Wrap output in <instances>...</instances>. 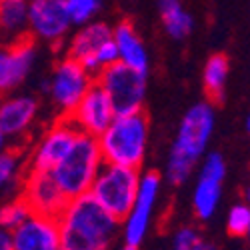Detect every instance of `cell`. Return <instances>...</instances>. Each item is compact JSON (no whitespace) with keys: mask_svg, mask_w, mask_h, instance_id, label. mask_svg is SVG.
I'll return each instance as SVG.
<instances>
[{"mask_svg":"<svg viewBox=\"0 0 250 250\" xmlns=\"http://www.w3.org/2000/svg\"><path fill=\"white\" fill-rule=\"evenodd\" d=\"M60 250H112L120 222L86 192L70 198L56 216Z\"/></svg>","mask_w":250,"mask_h":250,"instance_id":"6da1fadb","label":"cell"},{"mask_svg":"<svg viewBox=\"0 0 250 250\" xmlns=\"http://www.w3.org/2000/svg\"><path fill=\"white\" fill-rule=\"evenodd\" d=\"M196 250H218V246H216L214 242H210V240L202 238V240H200V244L196 246Z\"/></svg>","mask_w":250,"mask_h":250,"instance_id":"83f0119b","label":"cell"},{"mask_svg":"<svg viewBox=\"0 0 250 250\" xmlns=\"http://www.w3.org/2000/svg\"><path fill=\"white\" fill-rule=\"evenodd\" d=\"M112 38H114V48H116V58L122 64H126L142 74H148L150 68V54L144 44V40L136 26L130 20H120V22L112 28Z\"/></svg>","mask_w":250,"mask_h":250,"instance_id":"ac0fdd59","label":"cell"},{"mask_svg":"<svg viewBox=\"0 0 250 250\" xmlns=\"http://www.w3.org/2000/svg\"><path fill=\"white\" fill-rule=\"evenodd\" d=\"M26 172V152L18 146H8L0 152V194L20 184Z\"/></svg>","mask_w":250,"mask_h":250,"instance_id":"7402d4cb","label":"cell"},{"mask_svg":"<svg viewBox=\"0 0 250 250\" xmlns=\"http://www.w3.org/2000/svg\"><path fill=\"white\" fill-rule=\"evenodd\" d=\"M92 84L94 74L74 58L64 56L56 62L50 78L42 82V88L48 92L52 106L60 112V116H68Z\"/></svg>","mask_w":250,"mask_h":250,"instance_id":"ba28073f","label":"cell"},{"mask_svg":"<svg viewBox=\"0 0 250 250\" xmlns=\"http://www.w3.org/2000/svg\"><path fill=\"white\" fill-rule=\"evenodd\" d=\"M14 250H60L58 222L54 216L30 214L10 232Z\"/></svg>","mask_w":250,"mask_h":250,"instance_id":"e0dca14e","label":"cell"},{"mask_svg":"<svg viewBox=\"0 0 250 250\" xmlns=\"http://www.w3.org/2000/svg\"><path fill=\"white\" fill-rule=\"evenodd\" d=\"M36 62V44L32 36H22L0 46V94L16 92L24 84Z\"/></svg>","mask_w":250,"mask_h":250,"instance_id":"5bb4252c","label":"cell"},{"mask_svg":"<svg viewBox=\"0 0 250 250\" xmlns=\"http://www.w3.org/2000/svg\"><path fill=\"white\" fill-rule=\"evenodd\" d=\"M94 82L106 92L116 114L142 110L146 98V74L116 60L110 66L102 68L94 76Z\"/></svg>","mask_w":250,"mask_h":250,"instance_id":"8992f818","label":"cell"},{"mask_svg":"<svg viewBox=\"0 0 250 250\" xmlns=\"http://www.w3.org/2000/svg\"><path fill=\"white\" fill-rule=\"evenodd\" d=\"M162 26L172 40H186L194 30V16L184 8L182 0H156Z\"/></svg>","mask_w":250,"mask_h":250,"instance_id":"d6986e66","label":"cell"},{"mask_svg":"<svg viewBox=\"0 0 250 250\" xmlns=\"http://www.w3.org/2000/svg\"><path fill=\"white\" fill-rule=\"evenodd\" d=\"M148 118L142 110H138L116 114L108 126L96 136V142L104 162L140 170L148 152Z\"/></svg>","mask_w":250,"mask_h":250,"instance_id":"3957f363","label":"cell"},{"mask_svg":"<svg viewBox=\"0 0 250 250\" xmlns=\"http://www.w3.org/2000/svg\"><path fill=\"white\" fill-rule=\"evenodd\" d=\"M120 250H138V246H132V244H124Z\"/></svg>","mask_w":250,"mask_h":250,"instance_id":"f546056e","label":"cell"},{"mask_svg":"<svg viewBox=\"0 0 250 250\" xmlns=\"http://www.w3.org/2000/svg\"><path fill=\"white\" fill-rule=\"evenodd\" d=\"M202 234L194 226H180L172 236V250H196Z\"/></svg>","mask_w":250,"mask_h":250,"instance_id":"484cf974","label":"cell"},{"mask_svg":"<svg viewBox=\"0 0 250 250\" xmlns=\"http://www.w3.org/2000/svg\"><path fill=\"white\" fill-rule=\"evenodd\" d=\"M18 186H20L18 196L28 204L30 212L34 214H44V216L56 218L68 202L66 194L60 190V186L56 184L50 172L26 170Z\"/></svg>","mask_w":250,"mask_h":250,"instance_id":"7c38bea8","label":"cell"},{"mask_svg":"<svg viewBox=\"0 0 250 250\" xmlns=\"http://www.w3.org/2000/svg\"><path fill=\"white\" fill-rule=\"evenodd\" d=\"M0 250H14L12 248V236L8 230L0 228Z\"/></svg>","mask_w":250,"mask_h":250,"instance_id":"4316f807","label":"cell"},{"mask_svg":"<svg viewBox=\"0 0 250 250\" xmlns=\"http://www.w3.org/2000/svg\"><path fill=\"white\" fill-rule=\"evenodd\" d=\"M226 228L228 234L236 238H242L250 232V206L246 202H236L234 206H230L226 214Z\"/></svg>","mask_w":250,"mask_h":250,"instance_id":"d4e9b609","label":"cell"},{"mask_svg":"<svg viewBox=\"0 0 250 250\" xmlns=\"http://www.w3.org/2000/svg\"><path fill=\"white\" fill-rule=\"evenodd\" d=\"M40 112V102L32 94L10 92L0 100V130L8 142L18 140L30 132Z\"/></svg>","mask_w":250,"mask_h":250,"instance_id":"2e32d148","label":"cell"},{"mask_svg":"<svg viewBox=\"0 0 250 250\" xmlns=\"http://www.w3.org/2000/svg\"><path fill=\"white\" fill-rule=\"evenodd\" d=\"M0 34L10 42L28 36V0H0Z\"/></svg>","mask_w":250,"mask_h":250,"instance_id":"ffe728a7","label":"cell"},{"mask_svg":"<svg viewBox=\"0 0 250 250\" xmlns=\"http://www.w3.org/2000/svg\"><path fill=\"white\" fill-rule=\"evenodd\" d=\"M160 192H162L160 174H156V172H144L142 174L140 172L136 198L130 206L128 214L120 220V224H122L120 232H122L124 244L140 246L144 242V238H146V234L150 230Z\"/></svg>","mask_w":250,"mask_h":250,"instance_id":"9c48e42d","label":"cell"},{"mask_svg":"<svg viewBox=\"0 0 250 250\" xmlns=\"http://www.w3.org/2000/svg\"><path fill=\"white\" fill-rule=\"evenodd\" d=\"M216 126V112L210 100L196 102L180 118L174 142L166 158L164 178L172 186H182L192 176L194 166L208 150Z\"/></svg>","mask_w":250,"mask_h":250,"instance_id":"7a4b0ae2","label":"cell"},{"mask_svg":"<svg viewBox=\"0 0 250 250\" xmlns=\"http://www.w3.org/2000/svg\"><path fill=\"white\" fill-rule=\"evenodd\" d=\"M30 214H32L30 208H28V204L22 198H20V196L10 198V200L0 204V228H4V230L12 232L14 228L22 224Z\"/></svg>","mask_w":250,"mask_h":250,"instance_id":"603a6c76","label":"cell"},{"mask_svg":"<svg viewBox=\"0 0 250 250\" xmlns=\"http://www.w3.org/2000/svg\"><path fill=\"white\" fill-rule=\"evenodd\" d=\"M228 74H230V60L226 54L216 52L204 62L202 70V86L210 102H218L224 96Z\"/></svg>","mask_w":250,"mask_h":250,"instance_id":"44dd1931","label":"cell"},{"mask_svg":"<svg viewBox=\"0 0 250 250\" xmlns=\"http://www.w3.org/2000/svg\"><path fill=\"white\" fill-rule=\"evenodd\" d=\"M104 164L96 136L78 132L68 152L60 158V162L50 170L52 178L60 186L66 198H76L90 190L100 166Z\"/></svg>","mask_w":250,"mask_h":250,"instance_id":"277c9868","label":"cell"},{"mask_svg":"<svg viewBox=\"0 0 250 250\" xmlns=\"http://www.w3.org/2000/svg\"><path fill=\"white\" fill-rule=\"evenodd\" d=\"M10 146V142H8V138L4 136V132L2 130H0V152H2V150H6Z\"/></svg>","mask_w":250,"mask_h":250,"instance_id":"f1b7e54d","label":"cell"},{"mask_svg":"<svg viewBox=\"0 0 250 250\" xmlns=\"http://www.w3.org/2000/svg\"><path fill=\"white\" fill-rule=\"evenodd\" d=\"M114 116H116V112L112 108L110 98L94 82L66 118L74 124L78 132L98 136L112 122Z\"/></svg>","mask_w":250,"mask_h":250,"instance_id":"9a60e30c","label":"cell"},{"mask_svg":"<svg viewBox=\"0 0 250 250\" xmlns=\"http://www.w3.org/2000/svg\"><path fill=\"white\" fill-rule=\"evenodd\" d=\"M64 6L72 26H82L96 18L100 12V0H64Z\"/></svg>","mask_w":250,"mask_h":250,"instance_id":"cb8c5ba5","label":"cell"},{"mask_svg":"<svg viewBox=\"0 0 250 250\" xmlns=\"http://www.w3.org/2000/svg\"><path fill=\"white\" fill-rule=\"evenodd\" d=\"M76 134H78L76 126L66 116H60L58 120H54L40 134V138L32 144L30 152L26 154V170L50 172L60 162V158L68 152Z\"/></svg>","mask_w":250,"mask_h":250,"instance_id":"8fae6325","label":"cell"},{"mask_svg":"<svg viewBox=\"0 0 250 250\" xmlns=\"http://www.w3.org/2000/svg\"><path fill=\"white\" fill-rule=\"evenodd\" d=\"M226 178V160L220 152H206L200 158L198 176L192 190V210L202 222L210 220L222 200V184Z\"/></svg>","mask_w":250,"mask_h":250,"instance_id":"30bf717a","label":"cell"},{"mask_svg":"<svg viewBox=\"0 0 250 250\" xmlns=\"http://www.w3.org/2000/svg\"><path fill=\"white\" fill-rule=\"evenodd\" d=\"M76 62H80L88 72L94 76L116 62V48L112 38V26L100 20H90V22L78 26L68 42V54Z\"/></svg>","mask_w":250,"mask_h":250,"instance_id":"52a82bcc","label":"cell"},{"mask_svg":"<svg viewBox=\"0 0 250 250\" xmlns=\"http://www.w3.org/2000/svg\"><path fill=\"white\" fill-rule=\"evenodd\" d=\"M64 0H28V34L48 44H60L70 32Z\"/></svg>","mask_w":250,"mask_h":250,"instance_id":"4fadbf2b","label":"cell"},{"mask_svg":"<svg viewBox=\"0 0 250 250\" xmlns=\"http://www.w3.org/2000/svg\"><path fill=\"white\" fill-rule=\"evenodd\" d=\"M138 180H140L138 168H128V166L104 162L100 166L94 182L90 184L88 194L110 216H114L120 222L128 214L130 206L136 198Z\"/></svg>","mask_w":250,"mask_h":250,"instance_id":"5b68a950","label":"cell"}]
</instances>
